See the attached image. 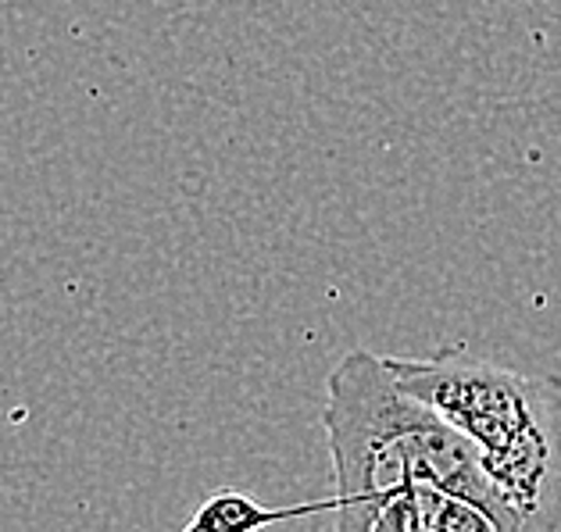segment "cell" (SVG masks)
<instances>
[{
	"instance_id": "obj_1",
	"label": "cell",
	"mask_w": 561,
	"mask_h": 532,
	"mask_svg": "<svg viewBox=\"0 0 561 532\" xmlns=\"http://www.w3.org/2000/svg\"><path fill=\"white\" fill-rule=\"evenodd\" d=\"M322 429L336 475L333 532H373L393 494L426 483L476 504L504 532V508L476 447L397 386L387 358L351 350L325 379Z\"/></svg>"
},
{
	"instance_id": "obj_2",
	"label": "cell",
	"mask_w": 561,
	"mask_h": 532,
	"mask_svg": "<svg viewBox=\"0 0 561 532\" xmlns=\"http://www.w3.org/2000/svg\"><path fill=\"white\" fill-rule=\"evenodd\" d=\"M397 386L476 447L504 532H561V379L526 375L461 347L387 358Z\"/></svg>"
},
{
	"instance_id": "obj_3",
	"label": "cell",
	"mask_w": 561,
	"mask_h": 532,
	"mask_svg": "<svg viewBox=\"0 0 561 532\" xmlns=\"http://www.w3.org/2000/svg\"><path fill=\"white\" fill-rule=\"evenodd\" d=\"M373 532H501V529L476 504L455 494H444L436 486L415 483L382 504Z\"/></svg>"
},
{
	"instance_id": "obj_4",
	"label": "cell",
	"mask_w": 561,
	"mask_h": 532,
	"mask_svg": "<svg viewBox=\"0 0 561 532\" xmlns=\"http://www.w3.org/2000/svg\"><path fill=\"white\" fill-rule=\"evenodd\" d=\"M319 511H336V497L294 504V508H265L240 489H218L194 511L183 532H262L268 525L294 522V518H308Z\"/></svg>"
}]
</instances>
